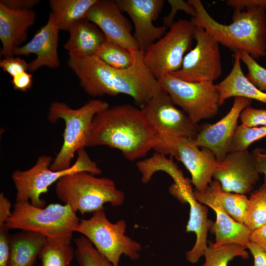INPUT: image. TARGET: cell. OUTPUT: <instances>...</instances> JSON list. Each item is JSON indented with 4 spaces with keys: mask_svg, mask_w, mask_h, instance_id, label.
<instances>
[{
    "mask_svg": "<svg viewBox=\"0 0 266 266\" xmlns=\"http://www.w3.org/2000/svg\"><path fill=\"white\" fill-rule=\"evenodd\" d=\"M35 19L32 9H12L0 3V57L14 56L15 50L26 40L28 31Z\"/></svg>",
    "mask_w": 266,
    "mask_h": 266,
    "instance_id": "obj_19",
    "label": "cell"
},
{
    "mask_svg": "<svg viewBox=\"0 0 266 266\" xmlns=\"http://www.w3.org/2000/svg\"><path fill=\"white\" fill-rule=\"evenodd\" d=\"M158 81L174 104L195 123L213 118L217 114L220 106L219 95L214 82H187L170 74Z\"/></svg>",
    "mask_w": 266,
    "mask_h": 266,
    "instance_id": "obj_11",
    "label": "cell"
},
{
    "mask_svg": "<svg viewBox=\"0 0 266 266\" xmlns=\"http://www.w3.org/2000/svg\"><path fill=\"white\" fill-rule=\"evenodd\" d=\"M239 118L248 127L266 126V110L249 106L242 111Z\"/></svg>",
    "mask_w": 266,
    "mask_h": 266,
    "instance_id": "obj_35",
    "label": "cell"
},
{
    "mask_svg": "<svg viewBox=\"0 0 266 266\" xmlns=\"http://www.w3.org/2000/svg\"><path fill=\"white\" fill-rule=\"evenodd\" d=\"M97 0H50L49 4L59 29L68 31L77 22L85 19Z\"/></svg>",
    "mask_w": 266,
    "mask_h": 266,
    "instance_id": "obj_25",
    "label": "cell"
},
{
    "mask_svg": "<svg viewBox=\"0 0 266 266\" xmlns=\"http://www.w3.org/2000/svg\"><path fill=\"white\" fill-rule=\"evenodd\" d=\"M239 53L241 61L247 68V78L261 91L266 93V68L248 53L244 52Z\"/></svg>",
    "mask_w": 266,
    "mask_h": 266,
    "instance_id": "obj_34",
    "label": "cell"
},
{
    "mask_svg": "<svg viewBox=\"0 0 266 266\" xmlns=\"http://www.w3.org/2000/svg\"><path fill=\"white\" fill-rule=\"evenodd\" d=\"M205 261L202 266H228L230 261L240 257L246 259L249 254L245 248L237 244L215 246L210 243L204 251Z\"/></svg>",
    "mask_w": 266,
    "mask_h": 266,
    "instance_id": "obj_31",
    "label": "cell"
},
{
    "mask_svg": "<svg viewBox=\"0 0 266 266\" xmlns=\"http://www.w3.org/2000/svg\"><path fill=\"white\" fill-rule=\"evenodd\" d=\"M239 53L234 54V63L229 74L216 84L221 105L228 99L242 97L255 100L266 104V93L261 91L244 74Z\"/></svg>",
    "mask_w": 266,
    "mask_h": 266,
    "instance_id": "obj_22",
    "label": "cell"
},
{
    "mask_svg": "<svg viewBox=\"0 0 266 266\" xmlns=\"http://www.w3.org/2000/svg\"><path fill=\"white\" fill-rule=\"evenodd\" d=\"M226 3L234 10L240 11L260 6L266 7V0H228Z\"/></svg>",
    "mask_w": 266,
    "mask_h": 266,
    "instance_id": "obj_40",
    "label": "cell"
},
{
    "mask_svg": "<svg viewBox=\"0 0 266 266\" xmlns=\"http://www.w3.org/2000/svg\"><path fill=\"white\" fill-rule=\"evenodd\" d=\"M46 240L43 235L29 231L10 235L9 266H33Z\"/></svg>",
    "mask_w": 266,
    "mask_h": 266,
    "instance_id": "obj_24",
    "label": "cell"
},
{
    "mask_svg": "<svg viewBox=\"0 0 266 266\" xmlns=\"http://www.w3.org/2000/svg\"><path fill=\"white\" fill-rule=\"evenodd\" d=\"M109 106L107 102L100 99L91 100L75 109L63 102L56 101L50 104L47 116L48 120L55 123L62 119L65 124L63 143L51 164V170H62L71 166V162L75 153L79 149L87 147L94 117Z\"/></svg>",
    "mask_w": 266,
    "mask_h": 266,
    "instance_id": "obj_6",
    "label": "cell"
},
{
    "mask_svg": "<svg viewBox=\"0 0 266 266\" xmlns=\"http://www.w3.org/2000/svg\"><path fill=\"white\" fill-rule=\"evenodd\" d=\"M167 2L171 6V10L168 15L164 18V25L166 27H169L174 22L173 19L175 16L176 13L179 10H183L194 18L196 16V12L195 8L187 1L185 2L183 0H168Z\"/></svg>",
    "mask_w": 266,
    "mask_h": 266,
    "instance_id": "obj_37",
    "label": "cell"
},
{
    "mask_svg": "<svg viewBox=\"0 0 266 266\" xmlns=\"http://www.w3.org/2000/svg\"><path fill=\"white\" fill-rule=\"evenodd\" d=\"M116 0H97L85 19L95 24L106 40L129 49H139L132 34V27L124 16Z\"/></svg>",
    "mask_w": 266,
    "mask_h": 266,
    "instance_id": "obj_16",
    "label": "cell"
},
{
    "mask_svg": "<svg viewBox=\"0 0 266 266\" xmlns=\"http://www.w3.org/2000/svg\"><path fill=\"white\" fill-rule=\"evenodd\" d=\"M250 241L266 251V223L251 232Z\"/></svg>",
    "mask_w": 266,
    "mask_h": 266,
    "instance_id": "obj_43",
    "label": "cell"
},
{
    "mask_svg": "<svg viewBox=\"0 0 266 266\" xmlns=\"http://www.w3.org/2000/svg\"><path fill=\"white\" fill-rule=\"evenodd\" d=\"M251 103V100L249 99L234 98L232 107L225 116L217 122L200 129L193 140L194 143L199 147L210 149L218 162L222 161L229 152L241 113Z\"/></svg>",
    "mask_w": 266,
    "mask_h": 266,
    "instance_id": "obj_15",
    "label": "cell"
},
{
    "mask_svg": "<svg viewBox=\"0 0 266 266\" xmlns=\"http://www.w3.org/2000/svg\"><path fill=\"white\" fill-rule=\"evenodd\" d=\"M136 166L142 174L141 181L144 183L148 182L153 175L159 170L168 173L174 182L181 181L185 178L181 170L171 160L159 153L156 152L151 158L138 162Z\"/></svg>",
    "mask_w": 266,
    "mask_h": 266,
    "instance_id": "obj_28",
    "label": "cell"
},
{
    "mask_svg": "<svg viewBox=\"0 0 266 266\" xmlns=\"http://www.w3.org/2000/svg\"><path fill=\"white\" fill-rule=\"evenodd\" d=\"M266 166V149H248L229 152L218 162L212 178L223 191L245 195L250 193Z\"/></svg>",
    "mask_w": 266,
    "mask_h": 266,
    "instance_id": "obj_12",
    "label": "cell"
},
{
    "mask_svg": "<svg viewBox=\"0 0 266 266\" xmlns=\"http://www.w3.org/2000/svg\"><path fill=\"white\" fill-rule=\"evenodd\" d=\"M0 67L12 78L22 72L29 71V65L23 59L13 56L1 60Z\"/></svg>",
    "mask_w": 266,
    "mask_h": 266,
    "instance_id": "obj_36",
    "label": "cell"
},
{
    "mask_svg": "<svg viewBox=\"0 0 266 266\" xmlns=\"http://www.w3.org/2000/svg\"><path fill=\"white\" fill-rule=\"evenodd\" d=\"M11 82L14 89L23 92L30 90L33 85V75L25 71L12 77Z\"/></svg>",
    "mask_w": 266,
    "mask_h": 266,
    "instance_id": "obj_39",
    "label": "cell"
},
{
    "mask_svg": "<svg viewBox=\"0 0 266 266\" xmlns=\"http://www.w3.org/2000/svg\"><path fill=\"white\" fill-rule=\"evenodd\" d=\"M39 0H1L0 3L8 8L15 10L32 9L38 4Z\"/></svg>",
    "mask_w": 266,
    "mask_h": 266,
    "instance_id": "obj_41",
    "label": "cell"
},
{
    "mask_svg": "<svg viewBox=\"0 0 266 266\" xmlns=\"http://www.w3.org/2000/svg\"><path fill=\"white\" fill-rule=\"evenodd\" d=\"M193 192L191 185L182 188L179 200L189 204V219L186 227V232L195 233L196 240L193 248L186 252V257L190 263L196 264L203 256L207 247V233L213 222L208 218L206 206L196 200Z\"/></svg>",
    "mask_w": 266,
    "mask_h": 266,
    "instance_id": "obj_21",
    "label": "cell"
},
{
    "mask_svg": "<svg viewBox=\"0 0 266 266\" xmlns=\"http://www.w3.org/2000/svg\"><path fill=\"white\" fill-rule=\"evenodd\" d=\"M126 227L124 220L111 223L101 209L94 212L89 219L81 220L75 232L87 238L114 266H119L122 255L132 261L138 260L142 248L139 243L126 234Z\"/></svg>",
    "mask_w": 266,
    "mask_h": 266,
    "instance_id": "obj_9",
    "label": "cell"
},
{
    "mask_svg": "<svg viewBox=\"0 0 266 266\" xmlns=\"http://www.w3.org/2000/svg\"><path fill=\"white\" fill-rule=\"evenodd\" d=\"M54 17L50 13L47 23L33 35L30 41L17 48L14 55L34 54L35 58L29 65V71L34 72L40 67L56 68L60 66L58 55L59 32Z\"/></svg>",
    "mask_w": 266,
    "mask_h": 266,
    "instance_id": "obj_17",
    "label": "cell"
},
{
    "mask_svg": "<svg viewBox=\"0 0 266 266\" xmlns=\"http://www.w3.org/2000/svg\"><path fill=\"white\" fill-rule=\"evenodd\" d=\"M137 50H130L106 40L95 55L112 67L120 69L126 68L134 63Z\"/></svg>",
    "mask_w": 266,
    "mask_h": 266,
    "instance_id": "obj_29",
    "label": "cell"
},
{
    "mask_svg": "<svg viewBox=\"0 0 266 266\" xmlns=\"http://www.w3.org/2000/svg\"><path fill=\"white\" fill-rule=\"evenodd\" d=\"M265 179L263 184L249 199L245 224L251 231L266 223V167L263 170Z\"/></svg>",
    "mask_w": 266,
    "mask_h": 266,
    "instance_id": "obj_30",
    "label": "cell"
},
{
    "mask_svg": "<svg viewBox=\"0 0 266 266\" xmlns=\"http://www.w3.org/2000/svg\"><path fill=\"white\" fill-rule=\"evenodd\" d=\"M9 229L5 225L0 226V266H9L10 261Z\"/></svg>",
    "mask_w": 266,
    "mask_h": 266,
    "instance_id": "obj_38",
    "label": "cell"
},
{
    "mask_svg": "<svg viewBox=\"0 0 266 266\" xmlns=\"http://www.w3.org/2000/svg\"><path fill=\"white\" fill-rule=\"evenodd\" d=\"M203 191L230 216L237 222L244 223L249 203V199L245 195L223 191L216 180L212 181Z\"/></svg>",
    "mask_w": 266,
    "mask_h": 266,
    "instance_id": "obj_26",
    "label": "cell"
},
{
    "mask_svg": "<svg viewBox=\"0 0 266 266\" xmlns=\"http://www.w3.org/2000/svg\"><path fill=\"white\" fill-rule=\"evenodd\" d=\"M195 26V46L186 53L180 68L170 74L187 82H214L222 73L219 43L202 27Z\"/></svg>",
    "mask_w": 266,
    "mask_h": 266,
    "instance_id": "obj_13",
    "label": "cell"
},
{
    "mask_svg": "<svg viewBox=\"0 0 266 266\" xmlns=\"http://www.w3.org/2000/svg\"><path fill=\"white\" fill-rule=\"evenodd\" d=\"M68 32L69 37L64 47L68 54L82 56L95 55L106 40L101 31L86 19L73 25Z\"/></svg>",
    "mask_w": 266,
    "mask_h": 266,
    "instance_id": "obj_23",
    "label": "cell"
},
{
    "mask_svg": "<svg viewBox=\"0 0 266 266\" xmlns=\"http://www.w3.org/2000/svg\"><path fill=\"white\" fill-rule=\"evenodd\" d=\"M11 202L3 193L0 194V226L5 225L11 214Z\"/></svg>",
    "mask_w": 266,
    "mask_h": 266,
    "instance_id": "obj_44",
    "label": "cell"
},
{
    "mask_svg": "<svg viewBox=\"0 0 266 266\" xmlns=\"http://www.w3.org/2000/svg\"><path fill=\"white\" fill-rule=\"evenodd\" d=\"M55 193L64 204L82 214L103 209L106 203L120 206L125 198L124 193L117 189L112 179L98 177L87 171L62 177L56 182Z\"/></svg>",
    "mask_w": 266,
    "mask_h": 266,
    "instance_id": "obj_5",
    "label": "cell"
},
{
    "mask_svg": "<svg viewBox=\"0 0 266 266\" xmlns=\"http://www.w3.org/2000/svg\"><path fill=\"white\" fill-rule=\"evenodd\" d=\"M194 139L181 142L175 158L181 162L191 175V182L196 191H204L212 182V174L218 164L215 155L210 149L196 145Z\"/></svg>",
    "mask_w": 266,
    "mask_h": 266,
    "instance_id": "obj_18",
    "label": "cell"
},
{
    "mask_svg": "<svg viewBox=\"0 0 266 266\" xmlns=\"http://www.w3.org/2000/svg\"><path fill=\"white\" fill-rule=\"evenodd\" d=\"M154 133L141 109L130 104L108 107L94 117L87 147L107 146L134 161L154 149Z\"/></svg>",
    "mask_w": 266,
    "mask_h": 266,
    "instance_id": "obj_2",
    "label": "cell"
},
{
    "mask_svg": "<svg viewBox=\"0 0 266 266\" xmlns=\"http://www.w3.org/2000/svg\"><path fill=\"white\" fill-rule=\"evenodd\" d=\"M140 109L154 133L157 153L175 157L179 144L194 139L200 130L162 88Z\"/></svg>",
    "mask_w": 266,
    "mask_h": 266,
    "instance_id": "obj_4",
    "label": "cell"
},
{
    "mask_svg": "<svg viewBox=\"0 0 266 266\" xmlns=\"http://www.w3.org/2000/svg\"><path fill=\"white\" fill-rule=\"evenodd\" d=\"M193 194L196 200L210 207L216 214V221L210 229L215 237L213 245L237 244L246 249L250 241L252 231L245 224L237 222L227 214L204 191L196 190Z\"/></svg>",
    "mask_w": 266,
    "mask_h": 266,
    "instance_id": "obj_20",
    "label": "cell"
},
{
    "mask_svg": "<svg viewBox=\"0 0 266 266\" xmlns=\"http://www.w3.org/2000/svg\"><path fill=\"white\" fill-rule=\"evenodd\" d=\"M266 137V126H237L233 136L229 152L247 150L253 142Z\"/></svg>",
    "mask_w": 266,
    "mask_h": 266,
    "instance_id": "obj_33",
    "label": "cell"
},
{
    "mask_svg": "<svg viewBox=\"0 0 266 266\" xmlns=\"http://www.w3.org/2000/svg\"><path fill=\"white\" fill-rule=\"evenodd\" d=\"M72 236L47 238L39 258L41 266H69L75 257Z\"/></svg>",
    "mask_w": 266,
    "mask_h": 266,
    "instance_id": "obj_27",
    "label": "cell"
},
{
    "mask_svg": "<svg viewBox=\"0 0 266 266\" xmlns=\"http://www.w3.org/2000/svg\"><path fill=\"white\" fill-rule=\"evenodd\" d=\"M67 65L79 80L80 86L94 97L124 94L142 107L162 89L159 81L143 62V52L137 49L134 63L126 68L112 67L96 55L68 54Z\"/></svg>",
    "mask_w": 266,
    "mask_h": 266,
    "instance_id": "obj_1",
    "label": "cell"
},
{
    "mask_svg": "<svg viewBox=\"0 0 266 266\" xmlns=\"http://www.w3.org/2000/svg\"><path fill=\"white\" fill-rule=\"evenodd\" d=\"M122 12H126L134 26L133 36L139 50L144 52L166 33L167 28L153 24L163 8V0H116Z\"/></svg>",
    "mask_w": 266,
    "mask_h": 266,
    "instance_id": "obj_14",
    "label": "cell"
},
{
    "mask_svg": "<svg viewBox=\"0 0 266 266\" xmlns=\"http://www.w3.org/2000/svg\"><path fill=\"white\" fill-rule=\"evenodd\" d=\"M80 221L70 206L51 203L41 208L16 202L5 225L10 229L37 233L47 238L72 236Z\"/></svg>",
    "mask_w": 266,
    "mask_h": 266,
    "instance_id": "obj_8",
    "label": "cell"
},
{
    "mask_svg": "<svg viewBox=\"0 0 266 266\" xmlns=\"http://www.w3.org/2000/svg\"><path fill=\"white\" fill-rule=\"evenodd\" d=\"M77 153L75 163L65 170H51L50 167L53 158L43 155L38 157L31 168L15 170L11 177L16 190V202L29 201L34 206L44 207L46 202L41 196L47 193L49 187L65 175L79 171H87L96 175L101 173V169L90 158L85 148L79 149Z\"/></svg>",
    "mask_w": 266,
    "mask_h": 266,
    "instance_id": "obj_7",
    "label": "cell"
},
{
    "mask_svg": "<svg viewBox=\"0 0 266 266\" xmlns=\"http://www.w3.org/2000/svg\"><path fill=\"white\" fill-rule=\"evenodd\" d=\"M75 257L79 266H114L85 236L75 239Z\"/></svg>",
    "mask_w": 266,
    "mask_h": 266,
    "instance_id": "obj_32",
    "label": "cell"
},
{
    "mask_svg": "<svg viewBox=\"0 0 266 266\" xmlns=\"http://www.w3.org/2000/svg\"><path fill=\"white\" fill-rule=\"evenodd\" d=\"M169 28L143 53L145 65L158 80L180 68L195 39L196 26L191 20H178Z\"/></svg>",
    "mask_w": 266,
    "mask_h": 266,
    "instance_id": "obj_10",
    "label": "cell"
},
{
    "mask_svg": "<svg viewBox=\"0 0 266 266\" xmlns=\"http://www.w3.org/2000/svg\"><path fill=\"white\" fill-rule=\"evenodd\" d=\"M246 248L249 249L254 259L252 266H266V251L251 241L247 244Z\"/></svg>",
    "mask_w": 266,
    "mask_h": 266,
    "instance_id": "obj_42",
    "label": "cell"
},
{
    "mask_svg": "<svg viewBox=\"0 0 266 266\" xmlns=\"http://www.w3.org/2000/svg\"><path fill=\"white\" fill-rule=\"evenodd\" d=\"M187 2L195 9L191 20L202 27L219 43L234 53L244 52L254 59L266 56V7L234 10L232 22L225 25L216 21L200 0Z\"/></svg>",
    "mask_w": 266,
    "mask_h": 266,
    "instance_id": "obj_3",
    "label": "cell"
}]
</instances>
